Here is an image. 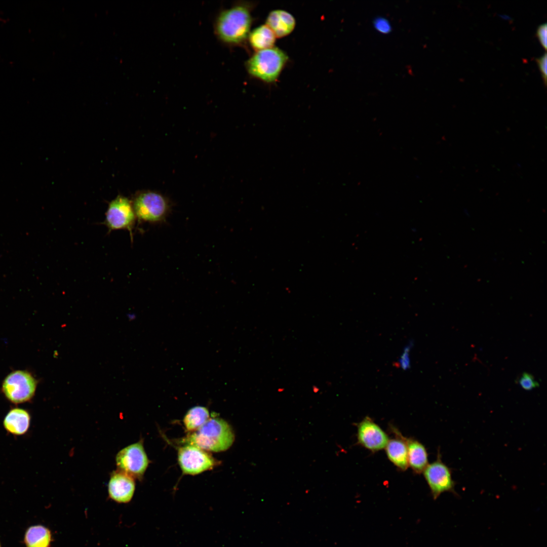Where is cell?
Masks as SVG:
<instances>
[{"label":"cell","instance_id":"603a6c76","mask_svg":"<svg viewBox=\"0 0 547 547\" xmlns=\"http://www.w3.org/2000/svg\"><path fill=\"white\" fill-rule=\"evenodd\" d=\"M408 349H407V348L405 349V353H404V355L402 356V360L401 361V365H402V368L403 369H406L407 367H409V359H408Z\"/></svg>","mask_w":547,"mask_h":547},{"label":"cell","instance_id":"cb8c5ba5","mask_svg":"<svg viewBox=\"0 0 547 547\" xmlns=\"http://www.w3.org/2000/svg\"><path fill=\"white\" fill-rule=\"evenodd\" d=\"M312 388H313V391L314 392H315V393L318 392L319 391V388L317 386H313Z\"/></svg>","mask_w":547,"mask_h":547},{"label":"cell","instance_id":"44dd1931","mask_svg":"<svg viewBox=\"0 0 547 547\" xmlns=\"http://www.w3.org/2000/svg\"><path fill=\"white\" fill-rule=\"evenodd\" d=\"M536 36L542 46L546 50L547 48V24L544 23L539 25L537 28Z\"/></svg>","mask_w":547,"mask_h":547},{"label":"cell","instance_id":"d6986e66","mask_svg":"<svg viewBox=\"0 0 547 547\" xmlns=\"http://www.w3.org/2000/svg\"><path fill=\"white\" fill-rule=\"evenodd\" d=\"M517 382L522 388L526 390H530L539 386V383L535 380L534 376L527 372H523Z\"/></svg>","mask_w":547,"mask_h":547},{"label":"cell","instance_id":"9a60e30c","mask_svg":"<svg viewBox=\"0 0 547 547\" xmlns=\"http://www.w3.org/2000/svg\"><path fill=\"white\" fill-rule=\"evenodd\" d=\"M408 463L415 473L419 474L428 465V454L424 446L412 438H407Z\"/></svg>","mask_w":547,"mask_h":547},{"label":"cell","instance_id":"6da1fadb","mask_svg":"<svg viewBox=\"0 0 547 547\" xmlns=\"http://www.w3.org/2000/svg\"><path fill=\"white\" fill-rule=\"evenodd\" d=\"M253 8L251 2L239 1L221 10L213 24L214 32L218 40L230 47L244 45L251 31Z\"/></svg>","mask_w":547,"mask_h":547},{"label":"cell","instance_id":"8fae6325","mask_svg":"<svg viewBox=\"0 0 547 547\" xmlns=\"http://www.w3.org/2000/svg\"><path fill=\"white\" fill-rule=\"evenodd\" d=\"M133 478L126 473L118 470L113 472L108 485L109 497L119 503H127L133 497L135 483Z\"/></svg>","mask_w":547,"mask_h":547},{"label":"cell","instance_id":"30bf717a","mask_svg":"<svg viewBox=\"0 0 547 547\" xmlns=\"http://www.w3.org/2000/svg\"><path fill=\"white\" fill-rule=\"evenodd\" d=\"M358 443L375 452L384 449L389 440L387 434L370 417H365L357 425Z\"/></svg>","mask_w":547,"mask_h":547},{"label":"cell","instance_id":"d4e9b609","mask_svg":"<svg viewBox=\"0 0 547 547\" xmlns=\"http://www.w3.org/2000/svg\"><path fill=\"white\" fill-rule=\"evenodd\" d=\"M0 547H2V546H1V542H0Z\"/></svg>","mask_w":547,"mask_h":547},{"label":"cell","instance_id":"e0dca14e","mask_svg":"<svg viewBox=\"0 0 547 547\" xmlns=\"http://www.w3.org/2000/svg\"><path fill=\"white\" fill-rule=\"evenodd\" d=\"M51 540V531L48 528L41 525H35L28 527L24 536V542L26 547H50Z\"/></svg>","mask_w":547,"mask_h":547},{"label":"cell","instance_id":"2e32d148","mask_svg":"<svg viewBox=\"0 0 547 547\" xmlns=\"http://www.w3.org/2000/svg\"><path fill=\"white\" fill-rule=\"evenodd\" d=\"M276 36L266 25H261L250 31L247 41L251 48L258 51L274 47Z\"/></svg>","mask_w":547,"mask_h":547},{"label":"cell","instance_id":"5bb4252c","mask_svg":"<svg viewBox=\"0 0 547 547\" xmlns=\"http://www.w3.org/2000/svg\"><path fill=\"white\" fill-rule=\"evenodd\" d=\"M31 422V416L28 411L20 408L11 409L3 420L6 431L15 436H22L28 431Z\"/></svg>","mask_w":547,"mask_h":547},{"label":"cell","instance_id":"7c38bea8","mask_svg":"<svg viewBox=\"0 0 547 547\" xmlns=\"http://www.w3.org/2000/svg\"><path fill=\"white\" fill-rule=\"evenodd\" d=\"M392 430L395 437L388 440L384 448L385 452L388 459L398 470L405 471L408 467L406 438L396 428L392 427Z\"/></svg>","mask_w":547,"mask_h":547},{"label":"cell","instance_id":"3957f363","mask_svg":"<svg viewBox=\"0 0 547 547\" xmlns=\"http://www.w3.org/2000/svg\"><path fill=\"white\" fill-rule=\"evenodd\" d=\"M288 59L283 50L274 46L255 51L246 62L245 66L251 76L271 84L277 81Z\"/></svg>","mask_w":547,"mask_h":547},{"label":"cell","instance_id":"9c48e42d","mask_svg":"<svg viewBox=\"0 0 547 547\" xmlns=\"http://www.w3.org/2000/svg\"><path fill=\"white\" fill-rule=\"evenodd\" d=\"M136 215L130 201L119 196L111 201L106 213L104 224L109 231L127 229L132 236Z\"/></svg>","mask_w":547,"mask_h":547},{"label":"cell","instance_id":"5b68a950","mask_svg":"<svg viewBox=\"0 0 547 547\" xmlns=\"http://www.w3.org/2000/svg\"><path fill=\"white\" fill-rule=\"evenodd\" d=\"M133 207L136 216L139 220L155 223L165 219L170 206L167 200L161 194L147 191L135 198Z\"/></svg>","mask_w":547,"mask_h":547},{"label":"cell","instance_id":"52a82bcc","mask_svg":"<svg viewBox=\"0 0 547 547\" xmlns=\"http://www.w3.org/2000/svg\"><path fill=\"white\" fill-rule=\"evenodd\" d=\"M178 460L183 473L190 475L211 470L218 463L205 450L189 444L179 448Z\"/></svg>","mask_w":547,"mask_h":547},{"label":"cell","instance_id":"ba28073f","mask_svg":"<svg viewBox=\"0 0 547 547\" xmlns=\"http://www.w3.org/2000/svg\"><path fill=\"white\" fill-rule=\"evenodd\" d=\"M422 473L434 499L445 492L456 494L451 470L442 461L440 453L437 459L428 464Z\"/></svg>","mask_w":547,"mask_h":547},{"label":"cell","instance_id":"277c9868","mask_svg":"<svg viewBox=\"0 0 547 547\" xmlns=\"http://www.w3.org/2000/svg\"><path fill=\"white\" fill-rule=\"evenodd\" d=\"M37 386V380L29 372L17 370L10 373L4 379L2 391L11 403L20 404L30 401Z\"/></svg>","mask_w":547,"mask_h":547},{"label":"cell","instance_id":"7402d4cb","mask_svg":"<svg viewBox=\"0 0 547 547\" xmlns=\"http://www.w3.org/2000/svg\"><path fill=\"white\" fill-rule=\"evenodd\" d=\"M535 61L538 66L539 71L541 73V75L542 78V80L544 83V85H546V76H547V56L545 52L540 57L536 58Z\"/></svg>","mask_w":547,"mask_h":547},{"label":"cell","instance_id":"8992f818","mask_svg":"<svg viewBox=\"0 0 547 547\" xmlns=\"http://www.w3.org/2000/svg\"><path fill=\"white\" fill-rule=\"evenodd\" d=\"M115 462L118 470L134 479H142L149 463L142 440L120 451Z\"/></svg>","mask_w":547,"mask_h":547},{"label":"cell","instance_id":"ac0fdd59","mask_svg":"<svg viewBox=\"0 0 547 547\" xmlns=\"http://www.w3.org/2000/svg\"><path fill=\"white\" fill-rule=\"evenodd\" d=\"M210 417L208 410L205 407L196 406L190 408L185 415L183 421L186 429L192 432L202 426Z\"/></svg>","mask_w":547,"mask_h":547},{"label":"cell","instance_id":"7a4b0ae2","mask_svg":"<svg viewBox=\"0 0 547 547\" xmlns=\"http://www.w3.org/2000/svg\"><path fill=\"white\" fill-rule=\"evenodd\" d=\"M235 438L230 425L224 419L214 417L209 418L202 426L191 432L186 441L205 451L221 452L231 446Z\"/></svg>","mask_w":547,"mask_h":547},{"label":"cell","instance_id":"4fadbf2b","mask_svg":"<svg viewBox=\"0 0 547 547\" xmlns=\"http://www.w3.org/2000/svg\"><path fill=\"white\" fill-rule=\"evenodd\" d=\"M265 24L272 30L277 38H281L288 35L293 31L296 20L289 12L278 9L268 14Z\"/></svg>","mask_w":547,"mask_h":547},{"label":"cell","instance_id":"ffe728a7","mask_svg":"<svg viewBox=\"0 0 547 547\" xmlns=\"http://www.w3.org/2000/svg\"><path fill=\"white\" fill-rule=\"evenodd\" d=\"M373 23L375 29L381 33H388L392 31V26L389 21L384 17H376Z\"/></svg>","mask_w":547,"mask_h":547}]
</instances>
